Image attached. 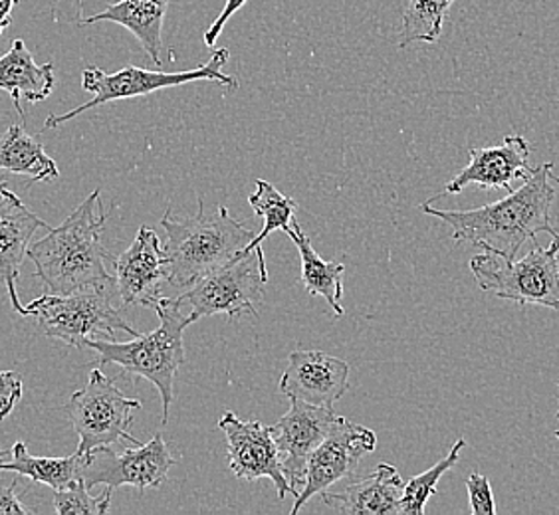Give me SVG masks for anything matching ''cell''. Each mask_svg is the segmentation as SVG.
<instances>
[{
	"mask_svg": "<svg viewBox=\"0 0 559 515\" xmlns=\"http://www.w3.org/2000/svg\"><path fill=\"white\" fill-rule=\"evenodd\" d=\"M558 184L554 165L544 163L532 167L522 187L502 201L471 211H442L430 203H423L420 211L423 215L435 216L451 226L452 238L456 242H468L506 260H514L520 248L527 240L534 242L539 232L551 238L558 235L549 220Z\"/></svg>",
	"mask_w": 559,
	"mask_h": 515,
	"instance_id": "1",
	"label": "cell"
},
{
	"mask_svg": "<svg viewBox=\"0 0 559 515\" xmlns=\"http://www.w3.org/2000/svg\"><path fill=\"white\" fill-rule=\"evenodd\" d=\"M108 215L104 213L99 189L87 196L84 203L68 215L58 228H50L46 237L28 248V258L36 266L50 294L116 286L106 262L111 260L102 242Z\"/></svg>",
	"mask_w": 559,
	"mask_h": 515,
	"instance_id": "2",
	"label": "cell"
},
{
	"mask_svg": "<svg viewBox=\"0 0 559 515\" xmlns=\"http://www.w3.org/2000/svg\"><path fill=\"white\" fill-rule=\"evenodd\" d=\"M167 235L165 254L169 262V284L177 290H187L209 272L237 258L252 240V230L218 206L213 215H205V203L199 199V213L175 220L171 208L162 218Z\"/></svg>",
	"mask_w": 559,
	"mask_h": 515,
	"instance_id": "3",
	"label": "cell"
},
{
	"mask_svg": "<svg viewBox=\"0 0 559 515\" xmlns=\"http://www.w3.org/2000/svg\"><path fill=\"white\" fill-rule=\"evenodd\" d=\"M159 318V327L145 335L133 337V342L119 344L114 339H90L86 347L97 354L99 366H118L133 376H143L157 386L163 400V424L169 422L173 405L175 376L185 363V330L191 320L185 315L173 298L163 296L153 306Z\"/></svg>",
	"mask_w": 559,
	"mask_h": 515,
	"instance_id": "4",
	"label": "cell"
},
{
	"mask_svg": "<svg viewBox=\"0 0 559 515\" xmlns=\"http://www.w3.org/2000/svg\"><path fill=\"white\" fill-rule=\"evenodd\" d=\"M116 286H99L72 294H44L26 306V318H36L44 335L74 347H86L90 339L108 337L118 332L138 337L140 332L131 327L119 313L114 296Z\"/></svg>",
	"mask_w": 559,
	"mask_h": 515,
	"instance_id": "5",
	"label": "cell"
},
{
	"mask_svg": "<svg viewBox=\"0 0 559 515\" xmlns=\"http://www.w3.org/2000/svg\"><path fill=\"white\" fill-rule=\"evenodd\" d=\"M266 282L264 250L257 247L209 272L173 300L193 323L216 313L237 320L242 315H259L257 308Z\"/></svg>",
	"mask_w": 559,
	"mask_h": 515,
	"instance_id": "6",
	"label": "cell"
},
{
	"mask_svg": "<svg viewBox=\"0 0 559 515\" xmlns=\"http://www.w3.org/2000/svg\"><path fill=\"white\" fill-rule=\"evenodd\" d=\"M559 235L551 247L534 248L522 260L485 252L471 258V272L480 290L522 306H544L559 312Z\"/></svg>",
	"mask_w": 559,
	"mask_h": 515,
	"instance_id": "7",
	"label": "cell"
},
{
	"mask_svg": "<svg viewBox=\"0 0 559 515\" xmlns=\"http://www.w3.org/2000/svg\"><path fill=\"white\" fill-rule=\"evenodd\" d=\"M228 58H230V52L226 48H218L205 65H199L194 70H187V72H153L145 68L128 65L116 74H106L97 65H87L86 70L82 72V87L90 94H94V97L87 104H82L80 108L72 109L68 113L48 116V119L44 121V129L58 128V125L82 116L87 109L106 106L109 101L147 96V94L159 92L165 87L183 86L191 82H216L221 86L237 89V80L223 74V65L228 62Z\"/></svg>",
	"mask_w": 559,
	"mask_h": 515,
	"instance_id": "8",
	"label": "cell"
},
{
	"mask_svg": "<svg viewBox=\"0 0 559 515\" xmlns=\"http://www.w3.org/2000/svg\"><path fill=\"white\" fill-rule=\"evenodd\" d=\"M141 407L140 398L126 397L109 376L94 369L86 388L75 391L66 405V412L80 439L75 452L86 456L87 452L119 441L140 446V441L131 434V427L133 412Z\"/></svg>",
	"mask_w": 559,
	"mask_h": 515,
	"instance_id": "9",
	"label": "cell"
},
{
	"mask_svg": "<svg viewBox=\"0 0 559 515\" xmlns=\"http://www.w3.org/2000/svg\"><path fill=\"white\" fill-rule=\"evenodd\" d=\"M173 466L175 458L169 446L162 434H157L147 444L128 451L116 452L109 446H99L87 452L82 456V480L90 490L96 486L111 490L121 486H133L138 490L162 488Z\"/></svg>",
	"mask_w": 559,
	"mask_h": 515,
	"instance_id": "10",
	"label": "cell"
},
{
	"mask_svg": "<svg viewBox=\"0 0 559 515\" xmlns=\"http://www.w3.org/2000/svg\"><path fill=\"white\" fill-rule=\"evenodd\" d=\"M377 436L373 430L352 420L340 417L325 441L312 452L308 460L306 483L296 502L292 505V515L301 512V507L312 500L313 495L322 494L330 486L340 482L354 472L357 464L376 452Z\"/></svg>",
	"mask_w": 559,
	"mask_h": 515,
	"instance_id": "11",
	"label": "cell"
},
{
	"mask_svg": "<svg viewBox=\"0 0 559 515\" xmlns=\"http://www.w3.org/2000/svg\"><path fill=\"white\" fill-rule=\"evenodd\" d=\"M340 417L334 408L316 407L298 398H290V408L282 419L270 427L278 446L282 472L290 483L294 498L306 483L308 460L312 452L325 441Z\"/></svg>",
	"mask_w": 559,
	"mask_h": 515,
	"instance_id": "12",
	"label": "cell"
},
{
	"mask_svg": "<svg viewBox=\"0 0 559 515\" xmlns=\"http://www.w3.org/2000/svg\"><path fill=\"white\" fill-rule=\"evenodd\" d=\"M218 429L225 432L228 464L237 478L248 482L269 478L276 486L280 502L292 494L270 427L260 420H242L235 412H225L218 420Z\"/></svg>",
	"mask_w": 559,
	"mask_h": 515,
	"instance_id": "13",
	"label": "cell"
},
{
	"mask_svg": "<svg viewBox=\"0 0 559 515\" xmlns=\"http://www.w3.org/2000/svg\"><path fill=\"white\" fill-rule=\"evenodd\" d=\"M114 270L121 303L153 310L163 298V284L169 282V262L157 232L150 226H141L131 247L114 258Z\"/></svg>",
	"mask_w": 559,
	"mask_h": 515,
	"instance_id": "14",
	"label": "cell"
},
{
	"mask_svg": "<svg viewBox=\"0 0 559 515\" xmlns=\"http://www.w3.org/2000/svg\"><path fill=\"white\" fill-rule=\"evenodd\" d=\"M278 388L284 397L334 408L349 388V366L322 351H294L280 376Z\"/></svg>",
	"mask_w": 559,
	"mask_h": 515,
	"instance_id": "15",
	"label": "cell"
},
{
	"mask_svg": "<svg viewBox=\"0 0 559 515\" xmlns=\"http://www.w3.org/2000/svg\"><path fill=\"white\" fill-rule=\"evenodd\" d=\"M40 228L50 230V226L46 225L40 216L34 215L33 211L0 181V284L11 298L12 310L21 313L22 318H26V308L19 300L16 279L21 274L24 258L28 256L33 237Z\"/></svg>",
	"mask_w": 559,
	"mask_h": 515,
	"instance_id": "16",
	"label": "cell"
},
{
	"mask_svg": "<svg viewBox=\"0 0 559 515\" xmlns=\"http://www.w3.org/2000/svg\"><path fill=\"white\" fill-rule=\"evenodd\" d=\"M471 163L451 179L442 194H456L466 187H483V189H506L514 191L516 181H524L530 167V143L522 135H508L500 145L471 149Z\"/></svg>",
	"mask_w": 559,
	"mask_h": 515,
	"instance_id": "17",
	"label": "cell"
},
{
	"mask_svg": "<svg viewBox=\"0 0 559 515\" xmlns=\"http://www.w3.org/2000/svg\"><path fill=\"white\" fill-rule=\"evenodd\" d=\"M405 482L395 466L381 462L373 472L345 486L342 492H322L323 504L340 514L397 515Z\"/></svg>",
	"mask_w": 559,
	"mask_h": 515,
	"instance_id": "18",
	"label": "cell"
},
{
	"mask_svg": "<svg viewBox=\"0 0 559 515\" xmlns=\"http://www.w3.org/2000/svg\"><path fill=\"white\" fill-rule=\"evenodd\" d=\"M55 64H36L24 40H14L11 50L0 58V89L24 119V104H40L55 89Z\"/></svg>",
	"mask_w": 559,
	"mask_h": 515,
	"instance_id": "19",
	"label": "cell"
},
{
	"mask_svg": "<svg viewBox=\"0 0 559 515\" xmlns=\"http://www.w3.org/2000/svg\"><path fill=\"white\" fill-rule=\"evenodd\" d=\"M167 12V0H119L106 11L97 12L90 19H82L80 24H96V22H116L128 28L138 40L141 48L147 52L157 65L163 64V19Z\"/></svg>",
	"mask_w": 559,
	"mask_h": 515,
	"instance_id": "20",
	"label": "cell"
},
{
	"mask_svg": "<svg viewBox=\"0 0 559 515\" xmlns=\"http://www.w3.org/2000/svg\"><path fill=\"white\" fill-rule=\"evenodd\" d=\"M294 240V244L300 252L301 260V284L308 290L310 296H318L328 301V306L334 310L337 318L344 315L345 310L342 306V296H344V286L342 278L345 274V264L340 260H323L316 250H313L310 238L301 230V226L294 220V225L286 232Z\"/></svg>",
	"mask_w": 559,
	"mask_h": 515,
	"instance_id": "21",
	"label": "cell"
},
{
	"mask_svg": "<svg viewBox=\"0 0 559 515\" xmlns=\"http://www.w3.org/2000/svg\"><path fill=\"white\" fill-rule=\"evenodd\" d=\"M0 171L21 175L33 183L60 177L55 159L40 141L26 133L24 125H11L0 135Z\"/></svg>",
	"mask_w": 559,
	"mask_h": 515,
	"instance_id": "22",
	"label": "cell"
},
{
	"mask_svg": "<svg viewBox=\"0 0 559 515\" xmlns=\"http://www.w3.org/2000/svg\"><path fill=\"white\" fill-rule=\"evenodd\" d=\"M0 472L19 474L52 490H64L82 478V456L75 452L68 458H40L33 456L24 442H16L11 448V458L0 462Z\"/></svg>",
	"mask_w": 559,
	"mask_h": 515,
	"instance_id": "23",
	"label": "cell"
},
{
	"mask_svg": "<svg viewBox=\"0 0 559 515\" xmlns=\"http://www.w3.org/2000/svg\"><path fill=\"white\" fill-rule=\"evenodd\" d=\"M248 203L252 206L254 215L264 218V226H262L259 235L250 240V244L242 252H250V250L260 247L276 230L288 232V228L296 220L298 203L290 196L280 193L274 184L264 181V179L257 181V191L248 199Z\"/></svg>",
	"mask_w": 559,
	"mask_h": 515,
	"instance_id": "24",
	"label": "cell"
},
{
	"mask_svg": "<svg viewBox=\"0 0 559 515\" xmlns=\"http://www.w3.org/2000/svg\"><path fill=\"white\" fill-rule=\"evenodd\" d=\"M452 4L454 0H411L401 21L399 46L405 48L413 43H437Z\"/></svg>",
	"mask_w": 559,
	"mask_h": 515,
	"instance_id": "25",
	"label": "cell"
},
{
	"mask_svg": "<svg viewBox=\"0 0 559 515\" xmlns=\"http://www.w3.org/2000/svg\"><path fill=\"white\" fill-rule=\"evenodd\" d=\"M464 446H466V441L459 439L442 460L437 462L427 472L419 474V476L411 478L409 482H405V490L401 498V515L425 514L430 498L437 495V483L444 474L456 466Z\"/></svg>",
	"mask_w": 559,
	"mask_h": 515,
	"instance_id": "26",
	"label": "cell"
},
{
	"mask_svg": "<svg viewBox=\"0 0 559 515\" xmlns=\"http://www.w3.org/2000/svg\"><path fill=\"white\" fill-rule=\"evenodd\" d=\"M114 490L106 488L104 494H90V488L82 478L70 483L64 490H55V512L58 515H106L111 505Z\"/></svg>",
	"mask_w": 559,
	"mask_h": 515,
	"instance_id": "27",
	"label": "cell"
},
{
	"mask_svg": "<svg viewBox=\"0 0 559 515\" xmlns=\"http://www.w3.org/2000/svg\"><path fill=\"white\" fill-rule=\"evenodd\" d=\"M468 500H471V512L473 515H495V494L490 480L483 474H471L466 480Z\"/></svg>",
	"mask_w": 559,
	"mask_h": 515,
	"instance_id": "28",
	"label": "cell"
},
{
	"mask_svg": "<svg viewBox=\"0 0 559 515\" xmlns=\"http://www.w3.org/2000/svg\"><path fill=\"white\" fill-rule=\"evenodd\" d=\"M22 398V376L16 371H0V420L11 415Z\"/></svg>",
	"mask_w": 559,
	"mask_h": 515,
	"instance_id": "29",
	"label": "cell"
},
{
	"mask_svg": "<svg viewBox=\"0 0 559 515\" xmlns=\"http://www.w3.org/2000/svg\"><path fill=\"white\" fill-rule=\"evenodd\" d=\"M248 0H226L225 9L221 11V14L216 16V21L213 22V26L206 31L205 34V44L206 46H215L216 40H218V36L223 34L225 31L226 22L233 19V14H237L245 4H247Z\"/></svg>",
	"mask_w": 559,
	"mask_h": 515,
	"instance_id": "30",
	"label": "cell"
},
{
	"mask_svg": "<svg viewBox=\"0 0 559 515\" xmlns=\"http://www.w3.org/2000/svg\"><path fill=\"white\" fill-rule=\"evenodd\" d=\"M19 478L11 486H0V514L33 515L34 510L22 504L21 498L16 495Z\"/></svg>",
	"mask_w": 559,
	"mask_h": 515,
	"instance_id": "31",
	"label": "cell"
},
{
	"mask_svg": "<svg viewBox=\"0 0 559 515\" xmlns=\"http://www.w3.org/2000/svg\"><path fill=\"white\" fill-rule=\"evenodd\" d=\"M21 0H0V21H11L12 11Z\"/></svg>",
	"mask_w": 559,
	"mask_h": 515,
	"instance_id": "32",
	"label": "cell"
},
{
	"mask_svg": "<svg viewBox=\"0 0 559 515\" xmlns=\"http://www.w3.org/2000/svg\"><path fill=\"white\" fill-rule=\"evenodd\" d=\"M9 458H11V451H7V448L0 446V462L9 460Z\"/></svg>",
	"mask_w": 559,
	"mask_h": 515,
	"instance_id": "33",
	"label": "cell"
},
{
	"mask_svg": "<svg viewBox=\"0 0 559 515\" xmlns=\"http://www.w3.org/2000/svg\"><path fill=\"white\" fill-rule=\"evenodd\" d=\"M9 26H11V21H0V36H2V33H4Z\"/></svg>",
	"mask_w": 559,
	"mask_h": 515,
	"instance_id": "34",
	"label": "cell"
},
{
	"mask_svg": "<svg viewBox=\"0 0 559 515\" xmlns=\"http://www.w3.org/2000/svg\"><path fill=\"white\" fill-rule=\"evenodd\" d=\"M559 385V383H558ZM558 420H559V408H558ZM554 436H556V439H558L559 441V430H556V432H554Z\"/></svg>",
	"mask_w": 559,
	"mask_h": 515,
	"instance_id": "35",
	"label": "cell"
},
{
	"mask_svg": "<svg viewBox=\"0 0 559 515\" xmlns=\"http://www.w3.org/2000/svg\"><path fill=\"white\" fill-rule=\"evenodd\" d=\"M558 260H559V250H558Z\"/></svg>",
	"mask_w": 559,
	"mask_h": 515,
	"instance_id": "36",
	"label": "cell"
},
{
	"mask_svg": "<svg viewBox=\"0 0 559 515\" xmlns=\"http://www.w3.org/2000/svg\"><path fill=\"white\" fill-rule=\"evenodd\" d=\"M558 104H559V101H558Z\"/></svg>",
	"mask_w": 559,
	"mask_h": 515,
	"instance_id": "37",
	"label": "cell"
}]
</instances>
